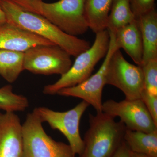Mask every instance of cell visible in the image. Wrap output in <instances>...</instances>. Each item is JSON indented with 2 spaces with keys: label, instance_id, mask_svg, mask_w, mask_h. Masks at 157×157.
I'll list each match as a JSON object with an SVG mask.
<instances>
[{
  "label": "cell",
  "instance_id": "cell-1",
  "mask_svg": "<svg viewBox=\"0 0 157 157\" xmlns=\"http://www.w3.org/2000/svg\"><path fill=\"white\" fill-rule=\"evenodd\" d=\"M0 6L7 22L48 40L71 56L76 57L91 46L88 41L65 33L45 17L25 11L10 0H0Z\"/></svg>",
  "mask_w": 157,
  "mask_h": 157
},
{
  "label": "cell",
  "instance_id": "cell-5",
  "mask_svg": "<svg viewBox=\"0 0 157 157\" xmlns=\"http://www.w3.org/2000/svg\"><path fill=\"white\" fill-rule=\"evenodd\" d=\"M85 0H59L42 2L40 15L45 17L65 33L77 37L83 35L89 27L84 14Z\"/></svg>",
  "mask_w": 157,
  "mask_h": 157
},
{
  "label": "cell",
  "instance_id": "cell-24",
  "mask_svg": "<svg viewBox=\"0 0 157 157\" xmlns=\"http://www.w3.org/2000/svg\"><path fill=\"white\" fill-rule=\"evenodd\" d=\"M130 150L124 140L112 157H130Z\"/></svg>",
  "mask_w": 157,
  "mask_h": 157
},
{
  "label": "cell",
  "instance_id": "cell-21",
  "mask_svg": "<svg viewBox=\"0 0 157 157\" xmlns=\"http://www.w3.org/2000/svg\"><path fill=\"white\" fill-rule=\"evenodd\" d=\"M155 0H130V6L135 18L147 13L155 8Z\"/></svg>",
  "mask_w": 157,
  "mask_h": 157
},
{
  "label": "cell",
  "instance_id": "cell-20",
  "mask_svg": "<svg viewBox=\"0 0 157 157\" xmlns=\"http://www.w3.org/2000/svg\"><path fill=\"white\" fill-rule=\"evenodd\" d=\"M143 70L144 90L157 95V59L149 61L141 66Z\"/></svg>",
  "mask_w": 157,
  "mask_h": 157
},
{
  "label": "cell",
  "instance_id": "cell-10",
  "mask_svg": "<svg viewBox=\"0 0 157 157\" xmlns=\"http://www.w3.org/2000/svg\"><path fill=\"white\" fill-rule=\"evenodd\" d=\"M102 112L114 118L119 117L129 130L147 133L157 130V125L140 99H125L119 102L107 100L103 103Z\"/></svg>",
  "mask_w": 157,
  "mask_h": 157
},
{
  "label": "cell",
  "instance_id": "cell-9",
  "mask_svg": "<svg viewBox=\"0 0 157 157\" xmlns=\"http://www.w3.org/2000/svg\"><path fill=\"white\" fill-rule=\"evenodd\" d=\"M108 32L109 35V49L103 63L97 73L80 84L62 89L56 94L60 96L82 99L89 105H91L97 113L102 112V94L104 86L106 85V74L109 59L114 52L118 49L116 44L114 33Z\"/></svg>",
  "mask_w": 157,
  "mask_h": 157
},
{
  "label": "cell",
  "instance_id": "cell-14",
  "mask_svg": "<svg viewBox=\"0 0 157 157\" xmlns=\"http://www.w3.org/2000/svg\"><path fill=\"white\" fill-rule=\"evenodd\" d=\"M136 19L139 22L143 42V65L157 59V11L154 8Z\"/></svg>",
  "mask_w": 157,
  "mask_h": 157
},
{
  "label": "cell",
  "instance_id": "cell-23",
  "mask_svg": "<svg viewBox=\"0 0 157 157\" xmlns=\"http://www.w3.org/2000/svg\"><path fill=\"white\" fill-rule=\"evenodd\" d=\"M25 11L40 15L42 0H10Z\"/></svg>",
  "mask_w": 157,
  "mask_h": 157
},
{
  "label": "cell",
  "instance_id": "cell-4",
  "mask_svg": "<svg viewBox=\"0 0 157 157\" xmlns=\"http://www.w3.org/2000/svg\"><path fill=\"white\" fill-rule=\"evenodd\" d=\"M42 121L33 111L22 124L23 148L20 157H75L69 144L48 136Z\"/></svg>",
  "mask_w": 157,
  "mask_h": 157
},
{
  "label": "cell",
  "instance_id": "cell-2",
  "mask_svg": "<svg viewBox=\"0 0 157 157\" xmlns=\"http://www.w3.org/2000/svg\"><path fill=\"white\" fill-rule=\"evenodd\" d=\"M102 112L89 114V128L78 157H112L124 140L127 128L121 121Z\"/></svg>",
  "mask_w": 157,
  "mask_h": 157
},
{
  "label": "cell",
  "instance_id": "cell-3",
  "mask_svg": "<svg viewBox=\"0 0 157 157\" xmlns=\"http://www.w3.org/2000/svg\"><path fill=\"white\" fill-rule=\"evenodd\" d=\"M109 44V35L107 29L96 33L93 45L76 57L70 70L56 82L45 86L43 94L53 95L62 89L72 87L85 81L91 76L98 62L106 56Z\"/></svg>",
  "mask_w": 157,
  "mask_h": 157
},
{
  "label": "cell",
  "instance_id": "cell-17",
  "mask_svg": "<svg viewBox=\"0 0 157 157\" xmlns=\"http://www.w3.org/2000/svg\"><path fill=\"white\" fill-rule=\"evenodd\" d=\"M24 52L0 49V75L9 83L17 80L23 69Z\"/></svg>",
  "mask_w": 157,
  "mask_h": 157
},
{
  "label": "cell",
  "instance_id": "cell-12",
  "mask_svg": "<svg viewBox=\"0 0 157 157\" xmlns=\"http://www.w3.org/2000/svg\"><path fill=\"white\" fill-rule=\"evenodd\" d=\"M54 45L48 40L10 23L0 27V49L25 52L37 45Z\"/></svg>",
  "mask_w": 157,
  "mask_h": 157
},
{
  "label": "cell",
  "instance_id": "cell-8",
  "mask_svg": "<svg viewBox=\"0 0 157 157\" xmlns=\"http://www.w3.org/2000/svg\"><path fill=\"white\" fill-rule=\"evenodd\" d=\"M72 64L71 56L58 45H37L24 52V70L34 74L62 76Z\"/></svg>",
  "mask_w": 157,
  "mask_h": 157
},
{
  "label": "cell",
  "instance_id": "cell-7",
  "mask_svg": "<svg viewBox=\"0 0 157 157\" xmlns=\"http://www.w3.org/2000/svg\"><path fill=\"white\" fill-rule=\"evenodd\" d=\"M106 85L113 86L120 90L127 100L140 99L144 89L142 68L141 66L127 61L120 49H116L109 59Z\"/></svg>",
  "mask_w": 157,
  "mask_h": 157
},
{
  "label": "cell",
  "instance_id": "cell-15",
  "mask_svg": "<svg viewBox=\"0 0 157 157\" xmlns=\"http://www.w3.org/2000/svg\"><path fill=\"white\" fill-rule=\"evenodd\" d=\"M113 1L85 0V17L89 28L95 33L107 29Z\"/></svg>",
  "mask_w": 157,
  "mask_h": 157
},
{
  "label": "cell",
  "instance_id": "cell-19",
  "mask_svg": "<svg viewBox=\"0 0 157 157\" xmlns=\"http://www.w3.org/2000/svg\"><path fill=\"white\" fill-rule=\"evenodd\" d=\"M29 106L27 98L15 94L11 85L0 88V109L5 112L23 111Z\"/></svg>",
  "mask_w": 157,
  "mask_h": 157
},
{
  "label": "cell",
  "instance_id": "cell-16",
  "mask_svg": "<svg viewBox=\"0 0 157 157\" xmlns=\"http://www.w3.org/2000/svg\"><path fill=\"white\" fill-rule=\"evenodd\" d=\"M124 140L130 151L157 157V130L147 133L127 129Z\"/></svg>",
  "mask_w": 157,
  "mask_h": 157
},
{
  "label": "cell",
  "instance_id": "cell-6",
  "mask_svg": "<svg viewBox=\"0 0 157 157\" xmlns=\"http://www.w3.org/2000/svg\"><path fill=\"white\" fill-rule=\"evenodd\" d=\"M89 104L82 101L73 109L63 112L54 111L47 107H36L33 112L42 123L46 122L53 130L62 133L69 141L75 155L81 154L84 148L79 132L80 120Z\"/></svg>",
  "mask_w": 157,
  "mask_h": 157
},
{
  "label": "cell",
  "instance_id": "cell-22",
  "mask_svg": "<svg viewBox=\"0 0 157 157\" xmlns=\"http://www.w3.org/2000/svg\"><path fill=\"white\" fill-rule=\"evenodd\" d=\"M141 99L157 125V95L151 94L144 89L140 96Z\"/></svg>",
  "mask_w": 157,
  "mask_h": 157
},
{
  "label": "cell",
  "instance_id": "cell-11",
  "mask_svg": "<svg viewBox=\"0 0 157 157\" xmlns=\"http://www.w3.org/2000/svg\"><path fill=\"white\" fill-rule=\"evenodd\" d=\"M22 124L14 112H0V157H20Z\"/></svg>",
  "mask_w": 157,
  "mask_h": 157
},
{
  "label": "cell",
  "instance_id": "cell-25",
  "mask_svg": "<svg viewBox=\"0 0 157 157\" xmlns=\"http://www.w3.org/2000/svg\"><path fill=\"white\" fill-rule=\"evenodd\" d=\"M7 22V20L5 13L0 6V27Z\"/></svg>",
  "mask_w": 157,
  "mask_h": 157
},
{
  "label": "cell",
  "instance_id": "cell-13",
  "mask_svg": "<svg viewBox=\"0 0 157 157\" xmlns=\"http://www.w3.org/2000/svg\"><path fill=\"white\" fill-rule=\"evenodd\" d=\"M114 33L117 48L123 49L136 65L141 66L143 61V42L137 19L136 18Z\"/></svg>",
  "mask_w": 157,
  "mask_h": 157
},
{
  "label": "cell",
  "instance_id": "cell-26",
  "mask_svg": "<svg viewBox=\"0 0 157 157\" xmlns=\"http://www.w3.org/2000/svg\"><path fill=\"white\" fill-rule=\"evenodd\" d=\"M130 157H151L147 155L137 153L133 152L131 151L130 153Z\"/></svg>",
  "mask_w": 157,
  "mask_h": 157
},
{
  "label": "cell",
  "instance_id": "cell-18",
  "mask_svg": "<svg viewBox=\"0 0 157 157\" xmlns=\"http://www.w3.org/2000/svg\"><path fill=\"white\" fill-rule=\"evenodd\" d=\"M135 19L131 9L130 0H113L108 17L107 30L115 33Z\"/></svg>",
  "mask_w": 157,
  "mask_h": 157
}]
</instances>
